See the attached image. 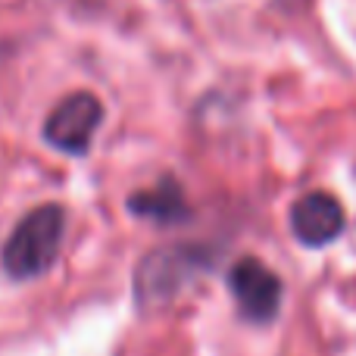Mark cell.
<instances>
[{
    "mask_svg": "<svg viewBox=\"0 0 356 356\" xmlns=\"http://www.w3.org/2000/svg\"><path fill=\"white\" fill-rule=\"evenodd\" d=\"M66 232V213L60 203L35 207L29 216L19 219L13 234L3 244V269L10 278H38L54 266Z\"/></svg>",
    "mask_w": 356,
    "mask_h": 356,
    "instance_id": "obj_1",
    "label": "cell"
},
{
    "mask_svg": "<svg viewBox=\"0 0 356 356\" xmlns=\"http://www.w3.org/2000/svg\"><path fill=\"white\" fill-rule=\"evenodd\" d=\"M104 106L91 91H75L54 106V113L44 122V141L60 154L85 156L91 147V138L97 135Z\"/></svg>",
    "mask_w": 356,
    "mask_h": 356,
    "instance_id": "obj_2",
    "label": "cell"
},
{
    "mask_svg": "<svg viewBox=\"0 0 356 356\" xmlns=\"http://www.w3.org/2000/svg\"><path fill=\"white\" fill-rule=\"evenodd\" d=\"M203 263H207V259H200V253L191 250V247H172V250L150 253V257L138 266V282H135L141 307L169 303Z\"/></svg>",
    "mask_w": 356,
    "mask_h": 356,
    "instance_id": "obj_3",
    "label": "cell"
},
{
    "mask_svg": "<svg viewBox=\"0 0 356 356\" xmlns=\"http://www.w3.org/2000/svg\"><path fill=\"white\" fill-rule=\"evenodd\" d=\"M228 288H232L244 319L250 322H272L282 307V278L253 257H244L232 266Z\"/></svg>",
    "mask_w": 356,
    "mask_h": 356,
    "instance_id": "obj_4",
    "label": "cell"
},
{
    "mask_svg": "<svg viewBox=\"0 0 356 356\" xmlns=\"http://www.w3.org/2000/svg\"><path fill=\"white\" fill-rule=\"evenodd\" d=\"M291 228L307 247H325L344 232V207L325 191L303 194L291 207Z\"/></svg>",
    "mask_w": 356,
    "mask_h": 356,
    "instance_id": "obj_5",
    "label": "cell"
},
{
    "mask_svg": "<svg viewBox=\"0 0 356 356\" xmlns=\"http://www.w3.org/2000/svg\"><path fill=\"white\" fill-rule=\"evenodd\" d=\"M129 209H131L135 216H141V219L160 222V225H169V222H181V219H188V213H191L175 178H163V181L154 184V188L131 194V197H129Z\"/></svg>",
    "mask_w": 356,
    "mask_h": 356,
    "instance_id": "obj_6",
    "label": "cell"
}]
</instances>
